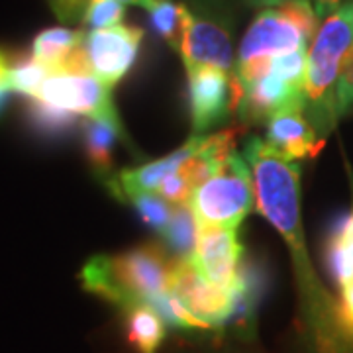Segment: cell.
Masks as SVG:
<instances>
[{
    "instance_id": "e0dca14e",
    "label": "cell",
    "mask_w": 353,
    "mask_h": 353,
    "mask_svg": "<svg viewBox=\"0 0 353 353\" xmlns=\"http://www.w3.org/2000/svg\"><path fill=\"white\" fill-rule=\"evenodd\" d=\"M328 265L338 287L345 285L353 277V208L330 234Z\"/></svg>"
},
{
    "instance_id": "cb8c5ba5",
    "label": "cell",
    "mask_w": 353,
    "mask_h": 353,
    "mask_svg": "<svg viewBox=\"0 0 353 353\" xmlns=\"http://www.w3.org/2000/svg\"><path fill=\"white\" fill-rule=\"evenodd\" d=\"M124 6L126 4H122L120 0H90L87 14L83 18V26L88 28V32L120 26L126 14Z\"/></svg>"
},
{
    "instance_id": "277c9868",
    "label": "cell",
    "mask_w": 353,
    "mask_h": 353,
    "mask_svg": "<svg viewBox=\"0 0 353 353\" xmlns=\"http://www.w3.org/2000/svg\"><path fill=\"white\" fill-rule=\"evenodd\" d=\"M318 20L312 0H289L281 6L263 8L241 39L236 65L308 50L320 28Z\"/></svg>"
},
{
    "instance_id": "8fae6325",
    "label": "cell",
    "mask_w": 353,
    "mask_h": 353,
    "mask_svg": "<svg viewBox=\"0 0 353 353\" xmlns=\"http://www.w3.org/2000/svg\"><path fill=\"white\" fill-rule=\"evenodd\" d=\"M189 73L190 122L196 136L222 124L232 110L230 73L216 67H199Z\"/></svg>"
},
{
    "instance_id": "5bb4252c",
    "label": "cell",
    "mask_w": 353,
    "mask_h": 353,
    "mask_svg": "<svg viewBox=\"0 0 353 353\" xmlns=\"http://www.w3.org/2000/svg\"><path fill=\"white\" fill-rule=\"evenodd\" d=\"M122 314L130 347L138 353H155L161 347L167 336V322L152 304H132L122 308Z\"/></svg>"
},
{
    "instance_id": "8992f818",
    "label": "cell",
    "mask_w": 353,
    "mask_h": 353,
    "mask_svg": "<svg viewBox=\"0 0 353 353\" xmlns=\"http://www.w3.org/2000/svg\"><path fill=\"white\" fill-rule=\"evenodd\" d=\"M36 99L67 112L83 114L90 120H102L116 128H122L118 112L114 108L112 88L92 73H51L39 88Z\"/></svg>"
},
{
    "instance_id": "52a82bcc",
    "label": "cell",
    "mask_w": 353,
    "mask_h": 353,
    "mask_svg": "<svg viewBox=\"0 0 353 353\" xmlns=\"http://www.w3.org/2000/svg\"><path fill=\"white\" fill-rule=\"evenodd\" d=\"M143 30L136 26H114L90 30L85 36V55L90 73L112 88L130 73L139 55Z\"/></svg>"
},
{
    "instance_id": "4dcf8cb0",
    "label": "cell",
    "mask_w": 353,
    "mask_h": 353,
    "mask_svg": "<svg viewBox=\"0 0 353 353\" xmlns=\"http://www.w3.org/2000/svg\"><path fill=\"white\" fill-rule=\"evenodd\" d=\"M289 0H250L252 8H271V6H281Z\"/></svg>"
},
{
    "instance_id": "9c48e42d",
    "label": "cell",
    "mask_w": 353,
    "mask_h": 353,
    "mask_svg": "<svg viewBox=\"0 0 353 353\" xmlns=\"http://www.w3.org/2000/svg\"><path fill=\"white\" fill-rule=\"evenodd\" d=\"M232 87V110H238L245 124L269 122L275 114L292 106L304 108V88L292 87L273 73L240 85L230 77Z\"/></svg>"
},
{
    "instance_id": "7a4b0ae2",
    "label": "cell",
    "mask_w": 353,
    "mask_h": 353,
    "mask_svg": "<svg viewBox=\"0 0 353 353\" xmlns=\"http://www.w3.org/2000/svg\"><path fill=\"white\" fill-rule=\"evenodd\" d=\"M176 259L159 248L143 245L120 255H94L81 271L83 289L112 303L120 310L132 304H150L171 290Z\"/></svg>"
},
{
    "instance_id": "83f0119b",
    "label": "cell",
    "mask_w": 353,
    "mask_h": 353,
    "mask_svg": "<svg viewBox=\"0 0 353 353\" xmlns=\"http://www.w3.org/2000/svg\"><path fill=\"white\" fill-rule=\"evenodd\" d=\"M51 12L61 24H83L90 0H48Z\"/></svg>"
},
{
    "instance_id": "7c38bea8",
    "label": "cell",
    "mask_w": 353,
    "mask_h": 353,
    "mask_svg": "<svg viewBox=\"0 0 353 353\" xmlns=\"http://www.w3.org/2000/svg\"><path fill=\"white\" fill-rule=\"evenodd\" d=\"M204 138L206 136L194 134L185 145H181L176 152L169 153L163 159L139 165L136 169H124L116 176H110L106 181L110 187V192L114 196H118L120 201H128L130 196H134L138 192H157L165 176L169 173H175L185 159H189L192 153L199 152Z\"/></svg>"
},
{
    "instance_id": "ac0fdd59",
    "label": "cell",
    "mask_w": 353,
    "mask_h": 353,
    "mask_svg": "<svg viewBox=\"0 0 353 353\" xmlns=\"http://www.w3.org/2000/svg\"><path fill=\"white\" fill-rule=\"evenodd\" d=\"M165 238L167 248L176 259H190L196 250L199 240V222L192 214L189 204H179L173 210L169 224L161 234Z\"/></svg>"
},
{
    "instance_id": "3957f363",
    "label": "cell",
    "mask_w": 353,
    "mask_h": 353,
    "mask_svg": "<svg viewBox=\"0 0 353 353\" xmlns=\"http://www.w3.org/2000/svg\"><path fill=\"white\" fill-rule=\"evenodd\" d=\"M353 48V0L324 18L308 50L304 75V116L318 138L326 136L340 120L336 110V87L345 55Z\"/></svg>"
},
{
    "instance_id": "2e32d148",
    "label": "cell",
    "mask_w": 353,
    "mask_h": 353,
    "mask_svg": "<svg viewBox=\"0 0 353 353\" xmlns=\"http://www.w3.org/2000/svg\"><path fill=\"white\" fill-rule=\"evenodd\" d=\"M81 130L87 159L92 171L99 176H110L114 143L122 136V128H116L102 120H87L83 122Z\"/></svg>"
},
{
    "instance_id": "484cf974",
    "label": "cell",
    "mask_w": 353,
    "mask_h": 353,
    "mask_svg": "<svg viewBox=\"0 0 353 353\" xmlns=\"http://www.w3.org/2000/svg\"><path fill=\"white\" fill-rule=\"evenodd\" d=\"M336 110L340 118L353 110V48L345 55V61L341 65V73L336 87Z\"/></svg>"
},
{
    "instance_id": "d6a6232c",
    "label": "cell",
    "mask_w": 353,
    "mask_h": 353,
    "mask_svg": "<svg viewBox=\"0 0 353 353\" xmlns=\"http://www.w3.org/2000/svg\"><path fill=\"white\" fill-rule=\"evenodd\" d=\"M120 2H122V4H138L139 6V2H141V0H120Z\"/></svg>"
},
{
    "instance_id": "9a60e30c",
    "label": "cell",
    "mask_w": 353,
    "mask_h": 353,
    "mask_svg": "<svg viewBox=\"0 0 353 353\" xmlns=\"http://www.w3.org/2000/svg\"><path fill=\"white\" fill-rule=\"evenodd\" d=\"M85 36L83 30H69L63 26L43 30L32 41V57L46 65L51 73H57L81 50Z\"/></svg>"
},
{
    "instance_id": "f1b7e54d",
    "label": "cell",
    "mask_w": 353,
    "mask_h": 353,
    "mask_svg": "<svg viewBox=\"0 0 353 353\" xmlns=\"http://www.w3.org/2000/svg\"><path fill=\"white\" fill-rule=\"evenodd\" d=\"M338 316L345 338L353 345V277L340 287V299H338Z\"/></svg>"
},
{
    "instance_id": "5b68a950",
    "label": "cell",
    "mask_w": 353,
    "mask_h": 353,
    "mask_svg": "<svg viewBox=\"0 0 353 353\" xmlns=\"http://www.w3.org/2000/svg\"><path fill=\"white\" fill-rule=\"evenodd\" d=\"M190 210L199 228L238 230L243 218L255 208L252 169L238 153H230L222 167L192 192Z\"/></svg>"
},
{
    "instance_id": "4316f807",
    "label": "cell",
    "mask_w": 353,
    "mask_h": 353,
    "mask_svg": "<svg viewBox=\"0 0 353 353\" xmlns=\"http://www.w3.org/2000/svg\"><path fill=\"white\" fill-rule=\"evenodd\" d=\"M155 194H159L169 204L179 206V204H189L190 196H192V189L187 183V179L181 175L179 171H175V173H169L165 176Z\"/></svg>"
},
{
    "instance_id": "ba28073f",
    "label": "cell",
    "mask_w": 353,
    "mask_h": 353,
    "mask_svg": "<svg viewBox=\"0 0 353 353\" xmlns=\"http://www.w3.org/2000/svg\"><path fill=\"white\" fill-rule=\"evenodd\" d=\"M181 57L187 71L199 67H216L232 73L234 61V43L232 30L224 24L194 14L183 4V39H181Z\"/></svg>"
},
{
    "instance_id": "44dd1931",
    "label": "cell",
    "mask_w": 353,
    "mask_h": 353,
    "mask_svg": "<svg viewBox=\"0 0 353 353\" xmlns=\"http://www.w3.org/2000/svg\"><path fill=\"white\" fill-rule=\"evenodd\" d=\"M51 75V71L46 65L38 63L32 55H16V61L10 71V88L12 92H20L30 99H36L41 85L46 83V79Z\"/></svg>"
},
{
    "instance_id": "7402d4cb",
    "label": "cell",
    "mask_w": 353,
    "mask_h": 353,
    "mask_svg": "<svg viewBox=\"0 0 353 353\" xmlns=\"http://www.w3.org/2000/svg\"><path fill=\"white\" fill-rule=\"evenodd\" d=\"M194 14L216 20L226 28H234L241 14L252 8L250 0H179Z\"/></svg>"
},
{
    "instance_id": "d6986e66",
    "label": "cell",
    "mask_w": 353,
    "mask_h": 353,
    "mask_svg": "<svg viewBox=\"0 0 353 353\" xmlns=\"http://www.w3.org/2000/svg\"><path fill=\"white\" fill-rule=\"evenodd\" d=\"M139 6H143L148 10L153 30L163 38L165 43L171 50H181L183 2H176V0H141Z\"/></svg>"
},
{
    "instance_id": "d4e9b609",
    "label": "cell",
    "mask_w": 353,
    "mask_h": 353,
    "mask_svg": "<svg viewBox=\"0 0 353 353\" xmlns=\"http://www.w3.org/2000/svg\"><path fill=\"white\" fill-rule=\"evenodd\" d=\"M306 61H308V50L283 53V55H277V57H271L269 73L287 81L292 87L304 88Z\"/></svg>"
},
{
    "instance_id": "603a6c76",
    "label": "cell",
    "mask_w": 353,
    "mask_h": 353,
    "mask_svg": "<svg viewBox=\"0 0 353 353\" xmlns=\"http://www.w3.org/2000/svg\"><path fill=\"white\" fill-rule=\"evenodd\" d=\"M128 201L136 206V210L141 216V220L145 222V226L152 228L153 232L163 234L171 216H173V210H175L169 202L155 192H138V194L130 196Z\"/></svg>"
},
{
    "instance_id": "30bf717a",
    "label": "cell",
    "mask_w": 353,
    "mask_h": 353,
    "mask_svg": "<svg viewBox=\"0 0 353 353\" xmlns=\"http://www.w3.org/2000/svg\"><path fill=\"white\" fill-rule=\"evenodd\" d=\"M241 255L243 248L236 230L214 226L199 228L196 250L189 261L206 283L222 289H236Z\"/></svg>"
},
{
    "instance_id": "1f68e13d",
    "label": "cell",
    "mask_w": 353,
    "mask_h": 353,
    "mask_svg": "<svg viewBox=\"0 0 353 353\" xmlns=\"http://www.w3.org/2000/svg\"><path fill=\"white\" fill-rule=\"evenodd\" d=\"M8 97H10V90L0 88V114L4 112V106H6V102H8Z\"/></svg>"
},
{
    "instance_id": "f546056e",
    "label": "cell",
    "mask_w": 353,
    "mask_h": 353,
    "mask_svg": "<svg viewBox=\"0 0 353 353\" xmlns=\"http://www.w3.org/2000/svg\"><path fill=\"white\" fill-rule=\"evenodd\" d=\"M345 2H352V0H312V6H314L318 18H326L334 10H338L341 4Z\"/></svg>"
},
{
    "instance_id": "6da1fadb",
    "label": "cell",
    "mask_w": 353,
    "mask_h": 353,
    "mask_svg": "<svg viewBox=\"0 0 353 353\" xmlns=\"http://www.w3.org/2000/svg\"><path fill=\"white\" fill-rule=\"evenodd\" d=\"M243 157L252 169L255 210L289 243L301 292L303 336L308 350L312 353H353V345L341 330L338 299L318 281L306 253L301 222V167L287 161L261 138H252L245 143Z\"/></svg>"
},
{
    "instance_id": "ffe728a7",
    "label": "cell",
    "mask_w": 353,
    "mask_h": 353,
    "mask_svg": "<svg viewBox=\"0 0 353 353\" xmlns=\"http://www.w3.org/2000/svg\"><path fill=\"white\" fill-rule=\"evenodd\" d=\"M26 114H28V122L32 124V128L46 138L65 136L79 124L77 114L61 110V108L39 101V99H32L28 102Z\"/></svg>"
},
{
    "instance_id": "4fadbf2b",
    "label": "cell",
    "mask_w": 353,
    "mask_h": 353,
    "mask_svg": "<svg viewBox=\"0 0 353 353\" xmlns=\"http://www.w3.org/2000/svg\"><path fill=\"white\" fill-rule=\"evenodd\" d=\"M287 161H299L304 157H314L324 145L316 130L304 116L303 106H292L281 110L267 122V139Z\"/></svg>"
}]
</instances>
